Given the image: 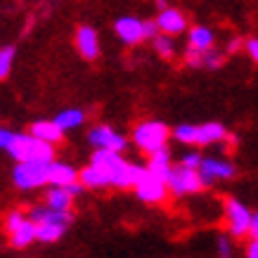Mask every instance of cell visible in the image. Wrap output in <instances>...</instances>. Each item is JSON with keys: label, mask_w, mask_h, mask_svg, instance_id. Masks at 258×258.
Wrapping results in <instances>:
<instances>
[{"label": "cell", "mask_w": 258, "mask_h": 258, "mask_svg": "<svg viewBox=\"0 0 258 258\" xmlns=\"http://www.w3.org/2000/svg\"><path fill=\"white\" fill-rule=\"evenodd\" d=\"M154 24H157V31L159 33H166V36H173V38H178V36H182V33L189 29V19L187 15L182 12V10L178 8H164L159 10L157 19H154Z\"/></svg>", "instance_id": "cell-10"}, {"label": "cell", "mask_w": 258, "mask_h": 258, "mask_svg": "<svg viewBox=\"0 0 258 258\" xmlns=\"http://www.w3.org/2000/svg\"><path fill=\"white\" fill-rule=\"evenodd\" d=\"M246 258H258V242L251 239L249 246H246Z\"/></svg>", "instance_id": "cell-33"}, {"label": "cell", "mask_w": 258, "mask_h": 258, "mask_svg": "<svg viewBox=\"0 0 258 258\" xmlns=\"http://www.w3.org/2000/svg\"><path fill=\"white\" fill-rule=\"evenodd\" d=\"M242 50L246 52V55H249V59H253V62H256V59H258V38H256V36H251V38H244Z\"/></svg>", "instance_id": "cell-30"}, {"label": "cell", "mask_w": 258, "mask_h": 258, "mask_svg": "<svg viewBox=\"0 0 258 258\" xmlns=\"http://www.w3.org/2000/svg\"><path fill=\"white\" fill-rule=\"evenodd\" d=\"M152 47L161 59H173L178 55V45H175V38L173 36H166V33H157L152 38Z\"/></svg>", "instance_id": "cell-23"}, {"label": "cell", "mask_w": 258, "mask_h": 258, "mask_svg": "<svg viewBox=\"0 0 258 258\" xmlns=\"http://www.w3.org/2000/svg\"><path fill=\"white\" fill-rule=\"evenodd\" d=\"M12 182L22 192H31L47 185V164L40 161H19L12 168Z\"/></svg>", "instance_id": "cell-6"}, {"label": "cell", "mask_w": 258, "mask_h": 258, "mask_svg": "<svg viewBox=\"0 0 258 258\" xmlns=\"http://www.w3.org/2000/svg\"><path fill=\"white\" fill-rule=\"evenodd\" d=\"M12 135H15V131H8L5 125H0V149H8Z\"/></svg>", "instance_id": "cell-32"}, {"label": "cell", "mask_w": 258, "mask_h": 258, "mask_svg": "<svg viewBox=\"0 0 258 258\" xmlns=\"http://www.w3.org/2000/svg\"><path fill=\"white\" fill-rule=\"evenodd\" d=\"M74 45L86 62H95L100 57V36L90 24H81L74 33Z\"/></svg>", "instance_id": "cell-12"}, {"label": "cell", "mask_w": 258, "mask_h": 258, "mask_svg": "<svg viewBox=\"0 0 258 258\" xmlns=\"http://www.w3.org/2000/svg\"><path fill=\"white\" fill-rule=\"evenodd\" d=\"M171 138H175L178 142L187 145V147H197V125H192V123L178 125V128L171 131Z\"/></svg>", "instance_id": "cell-25"}, {"label": "cell", "mask_w": 258, "mask_h": 258, "mask_svg": "<svg viewBox=\"0 0 258 258\" xmlns=\"http://www.w3.org/2000/svg\"><path fill=\"white\" fill-rule=\"evenodd\" d=\"M135 195L138 199L145 204H164L168 199V187H166V180L154 175V173H149L147 168H142L140 178L135 180Z\"/></svg>", "instance_id": "cell-8"}, {"label": "cell", "mask_w": 258, "mask_h": 258, "mask_svg": "<svg viewBox=\"0 0 258 258\" xmlns=\"http://www.w3.org/2000/svg\"><path fill=\"white\" fill-rule=\"evenodd\" d=\"M166 187H168V195L173 197H187V195L202 192L204 185L199 180V175H197V171L173 164V168L166 175Z\"/></svg>", "instance_id": "cell-7"}, {"label": "cell", "mask_w": 258, "mask_h": 258, "mask_svg": "<svg viewBox=\"0 0 258 258\" xmlns=\"http://www.w3.org/2000/svg\"><path fill=\"white\" fill-rule=\"evenodd\" d=\"M185 33H187V47H192L197 52H206V50L216 47V31H213L211 26L195 24Z\"/></svg>", "instance_id": "cell-15"}, {"label": "cell", "mask_w": 258, "mask_h": 258, "mask_svg": "<svg viewBox=\"0 0 258 258\" xmlns=\"http://www.w3.org/2000/svg\"><path fill=\"white\" fill-rule=\"evenodd\" d=\"M197 175L204 187H211L216 182H227L237 175V166L223 157H202L197 166Z\"/></svg>", "instance_id": "cell-5"}, {"label": "cell", "mask_w": 258, "mask_h": 258, "mask_svg": "<svg viewBox=\"0 0 258 258\" xmlns=\"http://www.w3.org/2000/svg\"><path fill=\"white\" fill-rule=\"evenodd\" d=\"M79 185L83 189H104L109 187V178H107V173L102 168L90 164L83 171H79Z\"/></svg>", "instance_id": "cell-18"}, {"label": "cell", "mask_w": 258, "mask_h": 258, "mask_svg": "<svg viewBox=\"0 0 258 258\" xmlns=\"http://www.w3.org/2000/svg\"><path fill=\"white\" fill-rule=\"evenodd\" d=\"M29 218L36 223V225H59L67 227L74 223V213L71 211H57V209H50L45 204H38V206H31V211L26 213Z\"/></svg>", "instance_id": "cell-13"}, {"label": "cell", "mask_w": 258, "mask_h": 258, "mask_svg": "<svg viewBox=\"0 0 258 258\" xmlns=\"http://www.w3.org/2000/svg\"><path fill=\"white\" fill-rule=\"evenodd\" d=\"M15 55H17V50L12 45L0 47V81H5L10 76V71L15 67Z\"/></svg>", "instance_id": "cell-26"}, {"label": "cell", "mask_w": 258, "mask_h": 258, "mask_svg": "<svg viewBox=\"0 0 258 258\" xmlns=\"http://www.w3.org/2000/svg\"><path fill=\"white\" fill-rule=\"evenodd\" d=\"M52 121L57 123V128H59L62 133H69V131H76V128H81V125L86 123V111L71 107V109L59 111Z\"/></svg>", "instance_id": "cell-21"}, {"label": "cell", "mask_w": 258, "mask_h": 258, "mask_svg": "<svg viewBox=\"0 0 258 258\" xmlns=\"http://www.w3.org/2000/svg\"><path fill=\"white\" fill-rule=\"evenodd\" d=\"M242 43L244 40L242 38H230L227 40V47H225V55H235V52H239V50H242Z\"/></svg>", "instance_id": "cell-31"}, {"label": "cell", "mask_w": 258, "mask_h": 258, "mask_svg": "<svg viewBox=\"0 0 258 258\" xmlns=\"http://www.w3.org/2000/svg\"><path fill=\"white\" fill-rule=\"evenodd\" d=\"M76 180H79V171L71 164H64V161H57V159H52L47 164V185H52V187H67V185L76 182Z\"/></svg>", "instance_id": "cell-14"}, {"label": "cell", "mask_w": 258, "mask_h": 258, "mask_svg": "<svg viewBox=\"0 0 258 258\" xmlns=\"http://www.w3.org/2000/svg\"><path fill=\"white\" fill-rule=\"evenodd\" d=\"M29 133L33 138H38V140L47 142V145H59L64 140V133L57 128L55 121H36V123H31Z\"/></svg>", "instance_id": "cell-19"}, {"label": "cell", "mask_w": 258, "mask_h": 258, "mask_svg": "<svg viewBox=\"0 0 258 258\" xmlns=\"http://www.w3.org/2000/svg\"><path fill=\"white\" fill-rule=\"evenodd\" d=\"M157 8H159V10H164V8H168V0H157Z\"/></svg>", "instance_id": "cell-34"}, {"label": "cell", "mask_w": 258, "mask_h": 258, "mask_svg": "<svg viewBox=\"0 0 258 258\" xmlns=\"http://www.w3.org/2000/svg\"><path fill=\"white\" fill-rule=\"evenodd\" d=\"M114 31H116L118 40L125 45H140L145 40H152L157 36V24L154 19H140L133 15H123L114 22Z\"/></svg>", "instance_id": "cell-4"}, {"label": "cell", "mask_w": 258, "mask_h": 258, "mask_svg": "<svg viewBox=\"0 0 258 258\" xmlns=\"http://www.w3.org/2000/svg\"><path fill=\"white\" fill-rule=\"evenodd\" d=\"M216 253H218V258H235V246H232V239H230L227 235L218 237Z\"/></svg>", "instance_id": "cell-28"}, {"label": "cell", "mask_w": 258, "mask_h": 258, "mask_svg": "<svg viewBox=\"0 0 258 258\" xmlns=\"http://www.w3.org/2000/svg\"><path fill=\"white\" fill-rule=\"evenodd\" d=\"M145 166L135 164V161H128V159H121L109 173H107V178H109V187H116V189H133L135 180L140 178V173Z\"/></svg>", "instance_id": "cell-11"}, {"label": "cell", "mask_w": 258, "mask_h": 258, "mask_svg": "<svg viewBox=\"0 0 258 258\" xmlns=\"http://www.w3.org/2000/svg\"><path fill=\"white\" fill-rule=\"evenodd\" d=\"M45 206L50 209H57V211H71V206H74V197L67 192V187H50L45 189V199H43Z\"/></svg>", "instance_id": "cell-22"}, {"label": "cell", "mask_w": 258, "mask_h": 258, "mask_svg": "<svg viewBox=\"0 0 258 258\" xmlns=\"http://www.w3.org/2000/svg\"><path fill=\"white\" fill-rule=\"evenodd\" d=\"M8 237H10V244H12L15 249H26L29 244L36 242V223H33L29 216H24L22 223H19L12 232H8Z\"/></svg>", "instance_id": "cell-17"}, {"label": "cell", "mask_w": 258, "mask_h": 258, "mask_svg": "<svg viewBox=\"0 0 258 258\" xmlns=\"http://www.w3.org/2000/svg\"><path fill=\"white\" fill-rule=\"evenodd\" d=\"M133 145L145 154H152L157 149L168 147V140H171V128L164 123V121H142L133 128V135H131Z\"/></svg>", "instance_id": "cell-3"}, {"label": "cell", "mask_w": 258, "mask_h": 258, "mask_svg": "<svg viewBox=\"0 0 258 258\" xmlns=\"http://www.w3.org/2000/svg\"><path fill=\"white\" fill-rule=\"evenodd\" d=\"M225 225L230 239H256L258 235V216L235 197L225 199Z\"/></svg>", "instance_id": "cell-1"}, {"label": "cell", "mask_w": 258, "mask_h": 258, "mask_svg": "<svg viewBox=\"0 0 258 258\" xmlns=\"http://www.w3.org/2000/svg\"><path fill=\"white\" fill-rule=\"evenodd\" d=\"M10 157L19 161H40V164H50L55 159V145H47V142L33 138L31 133H15L12 140L8 145Z\"/></svg>", "instance_id": "cell-2"}, {"label": "cell", "mask_w": 258, "mask_h": 258, "mask_svg": "<svg viewBox=\"0 0 258 258\" xmlns=\"http://www.w3.org/2000/svg\"><path fill=\"white\" fill-rule=\"evenodd\" d=\"M88 142L95 149H111V152H121V154L128 147V138L123 133H118L111 125H102V123L88 131Z\"/></svg>", "instance_id": "cell-9"}, {"label": "cell", "mask_w": 258, "mask_h": 258, "mask_svg": "<svg viewBox=\"0 0 258 258\" xmlns=\"http://www.w3.org/2000/svg\"><path fill=\"white\" fill-rule=\"evenodd\" d=\"M232 135L227 133V128L223 123H202L197 125V145L206 147V145H223L230 140Z\"/></svg>", "instance_id": "cell-16"}, {"label": "cell", "mask_w": 258, "mask_h": 258, "mask_svg": "<svg viewBox=\"0 0 258 258\" xmlns=\"http://www.w3.org/2000/svg\"><path fill=\"white\" fill-rule=\"evenodd\" d=\"M64 232H67V227L59 225H36V242H45V244L59 242Z\"/></svg>", "instance_id": "cell-24"}, {"label": "cell", "mask_w": 258, "mask_h": 258, "mask_svg": "<svg viewBox=\"0 0 258 258\" xmlns=\"http://www.w3.org/2000/svg\"><path fill=\"white\" fill-rule=\"evenodd\" d=\"M223 59H225V55L220 50H216V47H211V50L202 52L199 67H204V69H218V67H223Z\"/></svg>", "instance_id": "cell-27"}, {"label": "cell", "mask_w": 258, "mask_h": 258, "mask_svg": "<svg viewBox=\"0 0 258 258\" xmlns=\"http://www.w3.org/2000/svg\"><path fill=\"white\" fill-rule=\"evenodd\" d=\"M199 161H202V154H199L197 149H189V152H185V154L180 157V164L178 166H185V168H192V171H197Z\"/></svg>", "instance_id": "cell-29"}, {"label": "cell", "mask_w": 258, "mask_h": 258, "mask_svg": "<svg viewBox=\"0 0 258 258\" xmlns=\"http://www.w3.org/2000/svg\"><path fill=\"white\" fill-rule=\"evenodd\" d=\"M149 173H154V175H159V178H164L168 175V171L173 168V157L171 152H168V147L164 149H157V152H152L147 159V166H145Z\"/></svg>", "instance_id": "cell-20"}]
</instances>
